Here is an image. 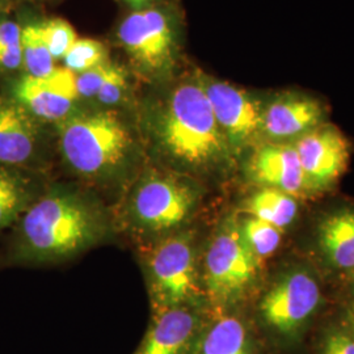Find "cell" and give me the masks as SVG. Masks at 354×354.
<instances>
[{
	"mask_svg": "<svg viewBox=\"0 0 354 354\" xmlns=\"http://www.w3.org/2000/svg\"><path fill=\"white\" fill-rule=\"evenodd\" d=\"M17 256L30 263H57L104 239L108 223L100 206L73 188H54L21 215Z\"/></svg>",
	"mask_w": 354,
	"mask_h": 354,
	"instance_id": "1",
	"label": "cell"
},
{
	"mask_svg": "<svg viewBox=\"0 0 354 354\" xmlns=\"http://www.w3.org/2000/svg\"><path fill=\"white\" fill-rule=\"evenodd\" d=\"M158 137L171 159L190 168L214 165L228 147L203 83L181 84L172 92L159 118Z\"/></svg>",
	"mask_w": 354,
	"mask_h": 354,
	"instance_id": "2",
	"label": "cell"
},
{
	"mask_svg": "<svg viewBox=\"0 0 354 354\" xmlns=\"http://www.w3.org/2000/svg\"><path fill=\"white\" fill-rule=\"evenodd\" d=\"M61 151L79 176L104 180L117 174L131 151L133 138L113 112L73 115L61 124Z\"/></svg>",
	"mask_w": 354,
	"mask_h": 354,
	"instance_id": "3",
	"label": "cell"
},
{
	"mask_svg": "<svg viewBox=\"0 0 354 354\" xmlns=\"http://www.w3.org/2000/svg\"><path fill=\"white\" fill-rule=\"evenodd\" d=\"M197 203L196 189L180 177L152 172L127 194L125 219L142 236L163 239L181 227Z\"/></svg>",
	"mask_w": 354,
	"mask_h": 354,
	"instance_id": "4",
	"label": "cell"
},
{
	"mask_svg": "<svg viewBox=\"0 0 354 354\" xmlns=\"http://www.w3.org/2000/svg\"><path fill=\"white\" fill-rule=\"evenodd\" d=\"M152 310L192 306L197 294V270L193 239L171 234L159 239L146 260Z\"/></svg>",
	"mask_w": 354,
	"mask_h": 354,
	"instance_id": "5",
	"label": "cell"
},
{
	"mask_svg": "<svg viewBox=\"0 0 354 354\" xmlns=\"http://www.w3.org/2000/svg\"><path fill=\"white\" fill-rule=\"evenodd\" d=\"M257 274V259L243 239L241 226L227 221L205 256V283L218 302L236 299Z\"/></svg>",
	"mask_w": 354,
	"mask_h": 354,
	"instance_id": "6",
	"label": "cell"
},
{
	"mask_svg": "<svg viewBox=\"0 0 354 354\" xmlns=\"http://www.w3.org/2000/svg\"><path fill=\"white\" fill-rule=\"evenodd\" d=\"M320 289L306 272H292L268 291L260 304L266 326L281 336L290 337L317 311Z\"/></svg>",
	"mask_w": 354,
	"mask_h": 354,
	"instance_id": "7",
	"label": "cell"
},
{
	"mask_svg": "<svg viewBox=\"0 0 354 354\" xmlns=\"http://www.w3.org/2000/svg\"><path fill=\"white\" fill-rule=\"evenodd\" d=\"M203 86L228 145L241 147L261 133L263 102L227 82L210 80Z\"/></svg>",
	"mask_w": 354,
	"mask_h": 354,
	"instance_id": "8",
	"label": "cell"
},
{
	"mask_svg": "<svg viewBox=\"0 0 354 354\" xmlns=\"http://www.w3.org/2000/svg\"><path fill=\"white\" fill-rule=\"evenodd\" d=\"M16 102L33 117L45 121H64L70 117L79 97L75 73L54 68L45 76L26 75L16 86Z\"/></svg>",
	"mask_w": 354,
	"mask_h": 354,
	"instance_id": "9",
	"label": "cell"
},
{
	"mask_svg": "<svg viewBox=\"0 0 354 354\" xmlns=\"http://www.w3.org/2000/svg\"><path fill=\"white\" fill-rule=\"evenodd\" d=\"M298 155L308 187L320 188L339 178L349 160V143L333 127H317L295 140Z\"/></svg>",
	"mask_w": 354,
	"mask_h": 354,
	"instance_id": "10",
	"label": "cell"
},
{
	"mask_svg": "<svg viewBox=\"0 0 354 354\" xmlns=\"http://www.w3.org/2000/svg\"><path fill=\"white\" fill-rule=\"evenodd\" d=\"M203 323L192 306L153 310L151 323L133 354H194Z\"/></svg>",
	"mask_w": 354,
	"mask_h": 354,
	"instance_id": "11",
	"label": "cell"
},
{
	"mask_svg": "<svg viewBox=\"0 0 354 354\" xmlns=\"http://www.w3.org/2000/svg\"><path fill=\"white\" fill-rule=\"evenodd\" d=\"M118 37L127 53L146 67H162L171 57L172 30L165 15L156 10L127 16Z\"/></svg>",
	"mask_w": 354,
	"mask_h": 354,
	"instance_id": "12",
	"label": "cell"
},
{
	"mask_svg": "<svg viewBox=\"0 0 354 354\" xmlns=\"http://www.w3.org/2000/svg\"><path fill=\"white\" fill-rule=\"evenodd\" d=\"M322 102L304 93L286 92L264 105L261 133L272 142L301 138L322 125Z\"/></svg>",
	"mask_w": 354,
	"mask_h": 354,
	"instance_id": "13",
	"label": "cell"
},
{
	"mask_svg": "<svg viewBox=\"0 0 354 354\" xmlns=\"http://www.w3.org/2000/svg\"><path fill=\"white\" fill-rule=\"evenodd\" d=\"M248 169L254 181L289 194L310 188L291 143L269 142L260 146L253 152Z\"/></svg>",
	"mask_w": 354,
	"mask_h": 354,
	"instance_id": "14",
	"label": "cell"
},
{
	"mask_svg": "<svg viewBox=\"0 0 354 354\" xmlns=\"http://www.w3.org/2000/svg\"><path fill=\"white\" fill-rule=\"evenodd\" d=\"M33 115L17 102L0 100V165H24L37 149Z\"/></svg>",
	"mask_w": 354,
	"mask_h": 354,
	"instance_id": "15",
	"label": "cell"
},
{
	"mask_svg": "<svg viewBox=\"0 0 354 354\" xmlns=\"http://www.w3.org/2000/svg\"><path fill=\"white\" fill-rule=\"evenodd\" d=\"M194 354H254L251 332L236 315H221L203 323Z\"/></svg>",
	"mask_w": 354,
	"mask_h": 354,
	"instance_id": "16",
	"label": "cell"
},
{
	"mask_svg": "<svg viewBox=\"0 0 354 354\" xmlns=\"http://www.w3.org/2000/svg\"><path fill=\"white\" fill-rule=\"evenodd\" d=\"M319 243L333 266L353 269L354 212H340L324 219L319 228Z\"/></svg>",
	"mask_w": 354,
	"mask_h": 354,
	"instance_id": "17",
	"label": "cell"
},
{
	"mask_svg": "<svg viewBox=\"0 0 354 354\" xmlns=\"http://www.w3.org/2000/svg\"><path fill=\"white\" fill-rule=\"evenodd\" d=\"M247 212L254 218L282 230L294 221L298 206L289 193L276 188H266L253 194L247 203Z\"/></svg>",
	"mask_w": 354,
	"mask_h": 354,
	"instance_id": "18",
	"label": "cell"
},
{
	"mask_svg": "<svg viewBox=\"0 0 354 354\" xmlns=\"http://www.w3.org/2000/svg\"><path fill=\"white\" fill-rule=\"evenodd\" d=\"M32 203V190L26 180L0 168V230L19 221Z\"/></svg>",
	"mask_w": 354,
	"mask_h": 354,
	"instance_id": "19",
	"label": "cell"
},
{
	"mask_svg": "<svg viewBox=\"0 0 354 354\" xmlns=\"http://www.w3.org/2000/svg\"><path fill=\"white\" fill-rule=\"evenodd\" d=\"M23 62L28 68V75L45 76L55 68L54 58L41 33L39 24L21 28Z\"/></svg>",
	"mask_w": 354,
	"mask_h": 354,
	"instance_id": "20",
	"label": "cell"
},
{
	"mask_svg": "<svg viewBox=\"0 0 354 354\" xmlns=\"http://www.w3.org/2000/svg\"><path fill=\"white\" fill-rule=\"evenodd\" d=\"M243 239L256 259L268 257L276 252L281 243L282 230L261 219L250 216L241 226Z\"/></svg>",
	"mask_w": 354,
	"mask_h": 354,
	"instance_id": "21",
	"label": "cell"
},
{
	"mask_svg": "<svg viewBox=\"0 0 354 354\" xmlns=\"http://www.w3.org/2000/svg\"><path fill=\"white\" fill-rule=\"evenodd\" d=\"M64 66L73 73H84L106 61V49L100 41L77 38L64 57Z\"/></svg>",
	"mask_w": 354,
	"mask_h": 354,
	"instance_id": "22",
	"label": "cell"
},
{
	"mask_svg": "<svg viewBox=\"0 0 354 354\" xmlns=\"http://www.w3.org/2000/svg\"><path fill=\"white\" fill-rule=\"evenodd\" d=\"M41 33L54 59L64 58L75 44V29L62 19H51L39 24Z\"/></svg>",
	"mask_w": 354,
	"mask_h": 354,
	"instance_id": "23",
	"label": "cell"
},
{
	"mask_svg": "<svg viewBox=\"0 0 354 354\" xmlns=\"http://www.w3.org/2000/svg\"><path fill=\"white\" fill-rule=\"evenodd\" d=\"M112 67L113 64L105 62L76 75V89L79 97H96Z\"/></svg>",
	"mask_w": 354,
	"mask_h": 354,
	"instance_id": "24",
	"label": "cell"
},
{
	"mask_svg": "<svg viewBox=\"0 0 354 354\" xmlns=\"http://www.w3.org/2000/svg\"><path fill=\"white\" fill-rule=\"evenodd\" d=\"M127 89V74L122 68L114 66L102 83L96 99L105 105H113L122 99Z\"/></svg>",
	"mask_w": 354,
	"mask_h": 354,
	"instance_id": "25",
	"label": "cell"
},
{
	"mask_svg": "<svg viewBox=\"0 0 354 354\" xmlns=\"http://www.w3.org/2000/svg\"><path fill=\"white\" fill-rule=\"evenodd\" d=\"M320 354H354V336L342 330H332L324 337Z\"/></svg>",
	"mask_w": 354,
	"mask_h": 354,
	"instance_id": "26",
	"label": "cell"
},
{
	"mask_svg": "<svg viewBox=\"0 0 354 354\" xmlns=\"http://www.w3.org/2000/svg\"><path fill=\"white\" fill-rule=\"evenodd\" d=\"M21 62H23L21 42L17 44V45L0 48V67L16 68L21 64Z\"/></svg>",
	"mask_w": 354,
	"mask_h": 354,
	"instance_id": "27",
	"label": "cell"
},
{
	"mask_svg": "<svg viewBox=\"0 0 354 354\" xmlns=\"http://www.w3.org/2000/svg\"><path fill=\"white\" fill-rule=\"evenodd\" d=\"M21 28L12 21H4L0 24V48L20 44Z\"/></svg>",
	"mask_w": 354,
	"mask_h": 354,
	"instance_id": "28",
	"label": "cell"
},
{
	"mask_svg": "<svg viewBox=\"0 0 354 354\" xmlns=\"http://www.w3.org/2000/svg\"><path fill=\"white\" fill-rule=\"evenodd\" d=\"M127 3H130V4H133V6H136V7H140L142 4H145V3H147L149 0H127Z\"/></svg>",
	"mask_w": 354,
	"mask_h": 354,
	"instance_id": "29",
	"label": "cell"
},
{
	"mask_svg": "<svg viewBox=\"0 0 354 354\" xmlns=\"http://www.w3.org/2000/svg\"><path fill=\"white\" fill-rule=\"evenodd\" d=\"M351 324H352V327H353V333H354V308H353V314H352V317H351Z\"/></svg>",
	"mask_w": 354,
	"mask_h": 354,
	"instance_id": "30",
	"label": "cell"
}]
</instances>
